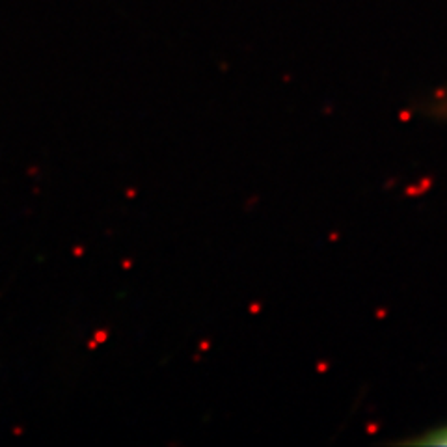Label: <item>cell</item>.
Listing matches in <instances>:
<instances>
[{"label":"cell","instance_id":"cell-1","mask_svg":"<svg viewBox=\"0 0 447 447\" xmlns=\"http://www.w3.org/2000/svg\"><path fill=\"white\" fill-rule=\"evenodd\" d=\"M405 444H416V446H447V425L440 429L429 430L423 436H416L412 440H405Z\"/></svg>","mask_w":447,"mask_h":447}]
</instances>
